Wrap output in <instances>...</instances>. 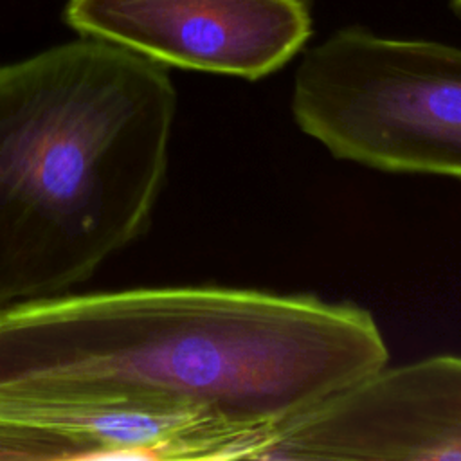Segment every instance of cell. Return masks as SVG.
I'll use <instances>...</instances> for the list:
<instances>
[{
    "label": "cell",
    "mask_w": 461,
    "mask_h": 461,
    "mask_svg": "<svg viewBox=\"0 0 461 461\" xmlns=\"http://www.w3.org/2000/svg\"><path fill=\"white\" fill-rule=\"evenodd\" d=\"M65 20L166 67L250 81L285 67L312 34L310 0H68Z\"/></svg>",
    "instance_id": "5"
},
{
    "label": "cell",
    "mask_w": 461,
    "mask_h": 461,
    "mask_svg": "<svg viewBox=\"0 0 461 461\" xmlns=\"http://www.w3.org/2000/svg\"><path fill=\"white\" fill-rule=\"evenodd\" d=\"M254 459H461V357L382 367L268 430Z\"/></svg>",
    "instance_id": "4"
},
{
    "label": "cell",
    "mask_w": 461,
    "mask_h": 461,
    "mask_svg": "<svg viewBox=\"0 0 461 461\" xmlns=\"http://www.w3.org/2000/svg\"><path fill=\"white\" fill-rule=\"evenodd\" d=\"M254 436L126 403L0 402V459H247Z\"/></svg>",
    "instance_id": "6"
},
{
    "label": "cell",
    "mask_w": 461,
    "mask_h": 461,
    "mask_svg": "<svg viewBox=\"0 0 461 461\" xmlns=\"http://www.w3.org/2000/svg\"><path fill=\"white\" fill-rule=\"evenodd\" d=\"M371 313L312 295L158 286L0 306V402L126 403L254 436L385 367Z\"/></svg>",
    "instance_id": "1"
},
{
    "label": "cell",
    "mask_w": 461,
    "mask_h": 461,
    "mask_svg": "<svg viewBox=\"0 0 461 461\" xmlns=\"http://www.w3.org/2000/svg\"><path fill=\"white\" fill-rule=\"evenodd\" d=\"M292 115L337 158L461 180V49L346 27L295 70Z\"/></svg>",
    "instance_id": "3"
},
{
    "label": "cell",
    "mask_w": 461,
    "mask_h": 461,
    "mask_svg": "<svg viewBox=\"0 0 461 461\" xmlns=\"http://www.w3.org/2000/svg\"><path fill=\"white\" fill-rule=\"evenodd\" d=\"M175 112L167 67L106 40L0 67V306L61 295L144 230Z\"/></svg>",
    "instance_id": "2"
},
{
    "label": "cell",
    "mask_w": 461,
    "mask_h": 461,
    "mask_svg": "<svg viewBox=\"0 0 461 461\" xmlns=\"http://www.w3.org/2000/svg\"><path fill=\"white\" fill-rule=\"evenodd\" d=\"M452 2H454L457 7H461V0H452Z\"/></svg>",
    "instance_id": "7"
}]
</instances>
